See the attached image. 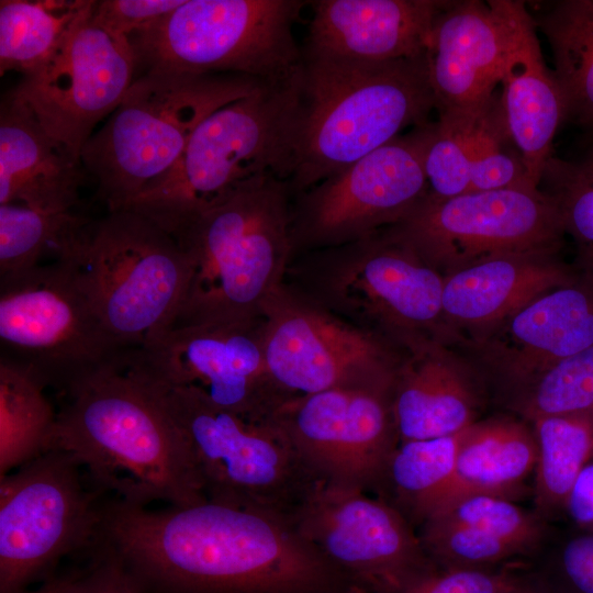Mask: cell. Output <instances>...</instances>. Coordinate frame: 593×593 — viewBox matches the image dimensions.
Masks as SVG:
<instances>
[{"instance_id": "1", "label": "cell", "mask_w": 593, "mask_h": 593, "mask_svg": "<svg viewBox=\"0 0 593 593\" xmlns=\"http://www.w3.org/2000/svg\"><path fill=\"white\" fill-rule=\"evenodd\" d=\"M143 593H333L350 584L277 514L203 502L103 504L94 545Z\"/></svg>"}, {"instance_id": "2", "label": "cell", "mask_w": 593, "mask_h": 593, "mask_svg": "<svg viewBox=\"0 0 593 593\" xmlns=\"http://www.w3.org/2000/svg\"><path fill=\"white\" fill-rule=\"evenodd\" d=\"M64 391L49 450L77 459L99 491L136 506L206 500L177 425L126 367L99 369Z\"/></svg>"}, {"instance_id": "3", "label": "cell", "mask_w": 593, "mask_h": 593, "mask_svg": "<svg viewBox=\"0 0 593 593\" xmlns=\"http://www.w3.org/2000/svg\"><path fill=\"white\" fill-rule=\"evenodd\" d=\"M435 99L425 54L384 63L305 58L299 71L292 198L428 122Z\"/></svg>"}, {"instance_id": "4", "label": "cell", "mask_w": 593, "mask_h": 593, "mask_svg": "<svg viewBox=\"0 0 593 593\" xmlns=\"http://www.w3.org/2000/svg\"><path fill=\"white\" fill-rule=\"evenodd\" d=\"M298 107L299 72L220 108L199 124L175 166L122 210L176 237L249 181L268 175L288 181Z\"/></svg>"}, {"instance_id": "5", "label": "cell", "mask_w": 593, "mask_h": 593, "mask_svg": "<svg viewBox=\"0 0 593 593\" xmlns=\"http://www.w3.org/2000/svg\"><path fill=\"white\" fill-rule=\"evenodd\" d=\"M292 194L268 175L210 208L175 238L189 255L192 278L177 325L261 317L293 258Z\"/></svg>"}, {"instance_id": "6", "label": "cell", "mask_w": 593, "mask_h": 593, "mask_svg": "<svg viewBox=\"0 0 593 593\" xmlns=\"http://www.w3.org/2000/svg\"><path fill=\"white\" fill-rule=\"evenodd\" d=\"M265 83L237 74L143 70L81 150L109 211L122 210L164 177L204 119Z\"/></svg>"}, {"instance_id": "7", "label": "cell", "mask_w": 593, "mask_h": 593, "mask_svg": "<svg viewBox=\"0 0 593 593\" xmlns=\"http://www.w3.org/2000/svg\"><path fill=\"white\" fill-rule=\"evenodd\" d=\"M284 282L405 353L426 340L455 343L443 313L444 276L384 231L295 257Z\"/></svg>"}, {"instance_id": "8", "label": "cell", "mask_w": 593, "mask_h": 593, "mask_svg": "<svg viewBox=\"0 0 593 593\" xmlns=\"http://www.w3.org/2000/svg\"><path fill=\"white\" fill-rule=\"evenodd\" d=\"M67 262L108 333L138 349L174 327L192 264L178 240L130 210L109 211L86 228Z\"/></svg>"}, {"instance_id": "9", "label": "cell", "mask_w": 593, "mask_h": 593, "mask_svg": "<svg viewBox=\"0 0 593 593\" xmlns=\"http://www.w3.org/2000/svg\"><path fill=\"white\" fill-rule=\"evenodd\" d=\"M127 369L177 425L206 500L290 519L318 482L271 419L245 418L195 389Z\"/></svg>"}, {"instance_id": "10", "label": "cell", "mask_w": 593, "mask_h": 593, "mask_svg": "<svg viewBox=\"0 0 593 593\" xmlns=\"http://www.w3.org/2000/svg\"><path fill=\"white\" fill-rule=\"evenodd\" d=\"M298 0H186L174 12L128 37L137 68L237 74L277 83L300 70L292 27Z\"/></svg>"}, {"instance_id": "11", "label": "cell", "mask_w": 593, "mask_h": 593, "mask_svg": "<svg viewBox=\"0 0 593 593\" xmlns=\"http://www.w3.org/2000/svg\"><path fill=\"white\" fill-rule=\"evenodd\" d=\"M2 356L65 390L105 367H125L131 349L105 329L70 266L54 260L0 279Z\"/></svg>"}, {"instance_id": "12", "label": "cell", "mask_w": 593, "mask_h": 593, "mask_svg": "<svg viewBox=\"0 0 593 593\" xmlns=\"http://www.w3.org/2000/svg\"><path fill=\"white\" fill-rule=\"evenodd\" d=\"M82 469L51 449L0 478V593H24L64 557L94 547L104 502Z\"/></svg>"}, {"instance_id": "13", "label": "cell", "mask_w": 593, "mask_h": 593, "mask_svg": "<svg viewBox=\"0 0 593 593\" xmlns=\"http://www.w3.org/2000/svg\"><path fill=\"white\" fill-rule=\"evenodd\" d=\"M382 231L443 276L503 255L558 254L566 235L555 201L540 188L426 195Z\"/></svg>"}, {"instance_id": "14", "label": "cell", "mask_w": 593, "mask_h": 593, "mask_svg": "<svg viewBox=\"0 0 593 593\" xmlns=\"http://www.w3.org/2000/svg\"><path fill=\"white\" fill-rule=\"evenodd\" d=\"M269 372L289 398L335 389L392 393L405 351L284 281L261 311Z\"/></svg>"}, {"instance_id": "15", "label": "cell", "mask_w": 593, "mask_h": 593, "mask_svg": "<svg viewBox=\"0 0 593 593\" xmlns=\"http://www.w3.org/2000/svg\"><path fill=\"white\" fill-rule=\"evenodd\" d=\"M428 122L292 198V260L390 227L428 194L423 166Z\"/></svg>"}, {"instance_id": "16", "label": "cell", "mask_w": 593, "mask_h": 593, "mask_svg": "<svg viewBox=\"0 0 593 593\" xmlns=\"http://www.w3.org/2000/svg\"><path fill=\"white\" fill-rule=\"evenodd\" d=\"M126 367L167 384L195 389L251 421H269L289 399L267 366L262 316L174 326L132 349Z\"/></svg>"}, {"instance_id": "17", "label": "cell", "mask_w": 593, "mask_h": 593, "mask_svg": "<svg viewBox=\"0 0 593 593\" xmlns=\"http://www.w3.org/2000/svg\"><path fill=\"white\" fill-rule=\"evenodd\" d=\"M290 519L351 586L367 593H396L432 562L409 519L359 489L318 481Z\"/></svg>"}, {"instance_id": "18", "label": "cell", "mask_w": 593, "mask_h": 593, "mask_svg": "<svg viewBox=\"0 0 593 593\" xmlns=\"http://www.w3.org/2000/svg\"><path fill=\"white\" fill-rule=\"evenodd\" d=\"M136 70L128 38L108 32L90 16L44 66L24 76L7 96L80 161L83 146L121 103Z\"/></svg>"}, {"instance_id": "19", "label": "cell", "mask_w": 593, "mask_h": 593, "mask_svg": "<svg viewBox=\"0 0 593 593\" xmlns=\"http://www.w3.org/2000/svg\"><path fill=\"white\" fill-rule=\"evenodd\" d=\"M317 481L376 492L399 444L391 393L335 389L286 400L270 418Z\"/></svg>"}, {"instance_id": "20", "label": "cell", "mask_w": 593, "mask_h": 593, "mask_svg": "<svg viewBox=\"0 0 593 593\" xmlns=\"http://www.w3.org/2000/svg\"><path fill=\"white\" fill-rule=\"evenodd\" d=\"M467 353L516 393L593 344V277L581 273L492 328L461 338Z\"/></svg>"}, {"instance_id": "21", "label": "cell", "mask_w": 593, "mask_h": 593, "mask_svg": "<svg viewBox=\"0 0 593 593\" xmlns=\"http://www.w3.org/2000/svg\"><path fill=\"white\" fill-rule=\"evenodd\" d=\"M508 41L502 0L448 1L434 20L425 51L438 115L478 111L493 99Z\"/></svg>"}, {"instance_id": "22", "label": "cell", "mask_w": 593, "mask_h": 593, "mask_svg": "<svg viewBox=\"0 0 593 593\" xmlns=\"http://www.w3.org/2000/svg\"><path fill=\"white\" fill-rule=\"evenodd\" d=\"M305 58L384 63L425 54L430 30L448 1H310Z\"/></svg>"}, {"instance_id": "23", "label": "cell", "mask_w": 593, "mask_h": 593, "mask_svg": "<svg viewBox=\"0 0 593 593\" xmlns=\"http://www.w3.org/2000/svg\"><path fill=\"white\" fill-rule=\"evenodd\" d=\"M508 25V51L500 97L508 134L518 149L527 176L539 188L555 135L567 120L561 89L545 64L536 22L523 1L502 0Z\"/></svg>"}, {"instance_id": "24", "label": "cell", "mask_w": 593, "mask_h": 593, "mask_svg": "<svg viewBox=\"0 0 593 593\" xmlns=\"http://www.w3.org/2000/svg\"><path fill=\"white\" fill-rule=\"evenodd\" d=\"M575 266L558 254L489 258L444 276L443 313L455 343L497 325L538 296L574 282ZM462 337V338H465Z\"/></svg>"}, {"instance_id": "25", "label": "cell", "mask_w": 593, "mask_h": 593, "mask_svg": "<svg viewBox=\"0 0 593 593\" xmlns=\"http://www.w3.org/2000/svg\"><path fill=\"white\" fill-rule=\"evenodd\" d=\"M399 440L457 434L475 423L478 391L469 365L449 345L423 342L405 353L391 393Z\"/></svg>"}, {"instance_id": "26", "label": "cell", "mask_w": 593, "mask_h": 593, "mask_svg": "<svg viewBox=\"0 0 593 593\" xmlns=\"http://www.w3.org/2000/svg\"><path fill=\"white\" fill-rule=\"evenodd\" d=\"M82 164L8 96L0 109V204L72 211L86 178Z\"/></svg>"}, {"instance_id": "27", "label": "cell", "mask_w": 593, "mask_h": 593, "mask_svg": "<svg viewBox=\"0 0 593 593\" xmlns=\"http://www.w3.org/2000/svg\"><path fill=\"white\" fill-rule=\"evenodd\" d=\"M536 462L535 435L523 423L507 418L475 422L462 440L452 474L427 504L421 525L465 496L489 494L508 499Z\"/></svg>"}, {"instance_id": "28", "label": "cell", "mask_w": 593, "mask_h": 593, "mask_svg": "<svg viewBox=\"0 0 593 593\" xmlns=\"http://www.w3.org/2000/svg\"><path fill=\"white\" fill-rule=\"evenodd\" d=\"M92 0H1L0 74L44 66L93 11Z\"/></svg>"}, {"instance_id": "29", "label": "cell", "mask_w": 593, "mask_h": 593, "mask_svg": "<svg viewBox=\"0 0 593 593\" xmlns=\"http://www.w3.org/2000/svg\"><path fill=\"white\" fill-rule=\"evenodd\" d=\"M27 366L0 358V478L49 450L57 412Z\"/></svg>"}, {"instance_id": "30", "label": "cell", "mask_w": 593, "mask_h": 593, "mask_svg": "<svg viewBox=\"0 0 593 593\" xmlns=\"http://www.w3.org/2000/svg\"><path fill=\"white\" fill-rule=\"evenodd\" d=\"M536 25L551 48L567 120L593 133V0L558 1Z\"/></svg>"}, {"instance_id": "31", "label": "cell", "mask_w": 593, "mask_h": 593, "mask_svg": "<svg viewBox=\"0 0 593 593\" xmlns=\"http://www.w3.org/2000/svg\"><path fill=\"white\" fill-rule=\"evenodd\" d=\"M469 427L449 436L399 441L374 492L377 496L412 525H421L427 504L454 472Z\"/></svg>"}, {"instance_id": "32", "label": "cell", "mask_w": 593, "mask_h": 593, "mask_svg": "<svg viewBox=\"0 0 593 593\" xmlns=\"http://www.w3.org/2000/svg\"><path fill=\"white\" fill-rule=\"evenodd\" d=\"M89 219L74 211L53 212L23 204H0V279L43 265L46 256L66 257L79 243Z\"/></svg>"}, {"instance_id": "33", "label": "cell", "mask_w": 593, "mask_h": 593, "mask_svg": "<svg viewBox=\"0 0 593 593\" xmlns=\"http://www.w3.org/2000/svg\"><path fill=\"white\" fill-rule=\"evenodd\" d=\"M536 502L542 512L563 510L566 497L582 468L593 458V413L538 417Z\"/></svg>"}, {"instance_id": "34", "label": "cell", "mask_w": 593, "mask_h": 593, "mask_svg": "<svg viewBox=\"0 0 593 593\" xmlns=\"http://www.w3.org/2000/svg\"><path fill=\"white\" fill-rule=\"evenodd\" d=\"M556 203L566 234L574 243L575 267L593 277V144L578 159L551 156L539 187Z\"/></svg>"}, {"instance_id": "35", "label": "cell", "mask_w": 593, "mask_h": 593, "mask_svg": "<svg viewBox=\"0 0 593 593\" xmlns=\"http://www.w3.org/2000/svg\"><path fill=\"white\" fill-rule=\"evenodd\" d=\"M472 191L507 188L538 189L530 182L523 158L512 141L496 96L474 118L471 141Z\"/></svg>"}, {"instance_id": "36", "label": "cell", "mask_w": 593, "mask_h": 593, "mask_svg": "<svg viewBox=\"0 0 593 593\" xmlns=\"http://www.w3.org/2000/svg\"><path fill=\"white\" fill-rule=\"evenodd\" d=\"M480 110L440 114L436 122L426 124L423 166L429 198L447 199L469 192L470 141Z\"/></svg>"}, {"instance_id": "37", "label": "cell", "mask_w": 593, "mask_h": 593, "mask_svg": "<svg viewBox=\"0 0 593 593\" xmlns=\"http://www.w3.org/2000/svg\"><path fill=\"white\" fill-rule=\"evenodd\" d=\"M516 405L530 421L593 413V344L556 363L517 392Z\"/></svg>"}, {"instance_id": "38", "label": "cell", "mask_w": 593, "mask_h": 593, "mask_svg": "<svg viewBox=\"0 0 593 593\" xmlns=\"http://www.w3.org/2000/svg\"><path fill=\"white\" fill-rule=\"evenodd\" d=\"M419 539L428 558L443 567L493 569L522 552V547L497 536L428 519L422 525Z\"/></svg>"}, {"instance_id": "39", "label": "cell", "mask_w": 593, "mask_h": 593, "mask_svg": "<svg viewBox=\"0 0 593 593\" xmlns=\"http://www.w3.org/2000/svg\"><path fill=\"white\" fill-rule=\"evenodd\" d=\"M428 519L481 530L511 541L526 551L541 536V527L534 516L507 497L497 495L474 494L461 497Z\"/></svg>"}, {"instance_id": "40", "label": "cell", "mask_w": 593, "mask_h": 593, "mask_svg": "<svg viewBox=\"0 0 593 593\" xmlns=\"http://www.w3.org/2000/svg\"><path fill=\"white\" fill-rule=\"evenodd\" d=\"M518 579L508 571L449 568L432 561L396 593H504Z\"/></svg>"}, {"instance_id": "41", "label": "cell", "mask_w": 593, "mask_h": 593, "mask_svg": "<svg viewBox=\"0 0 593 593\" xmlns=\"http://www.w3.org/2000/svg\"><path fill=\"white\" fill-rule=\"evenodd\" d=\"M186 0H101L96 1L91 19L108 32L123 37L148 29Z\"/></svg>"}, {"instance_id": "42", "label": "cell", "mask_w": 593, "mask_h": 593, "mask_svg": "<svg viewBox=\"0 0 593 593\" xmlns=\"http://www.w3.org/2000/svg\"><path fill=\"white\" fill-rule=\"evenodd\" d=\"M92 550L88 569L59 577L58 593H143L118 559L100 548Z\"/></svg>"}, {"instance_id": "43", "label": "cell", "mask_w": 593, "mask_h": 593, "mask_svg": "<svg viewBox=\"0 0 593 593\" xmlns=\"http://www.w3.org/2000/svg\"><path fill=\"white\" fill-rule=\"evenodd\" d=\"M558 566L567 593H593V533L571 538Z\"/></svg>"}, {"instance_id": "44", "label": "cell", "mask_w": 593, "mask_h": 593, "mask_svg": "<svg viewBox=\"0 0 593 593\" xmlns=\"http://www.w3.org/2000/svg\"><path fill=\"white\" fill-rule=\"evenodd\" d=\"M563 510L585 533H593V458L575 478L564 501Z\"/></svg>"}, {"instance_id": "45", "label": "cell", "mask_w": 593, "mask_h": 593, "mask_svg": "<svg viewBox=\"0 0 593 593\" xmlns=\"http://www.w3.org/2000/svg\"><path fill=\"white\" fill-rule=\"evenodd\" d=\"M504 593H550V592L544 591L540 588L528 584L524 582L523 580L518 579Z\"/></svg>"}, {"instance_id": "46", "label": "cell", "mask_w": 593, "mask_h": 593, "mask_svg": "<svg viewBox=\"0 0 593 593\" xmlns=\"http://www.w3.org/2000/svg\"><path fill=\"white\" fill-rule=\"evenodd\" d=\"M59 591V577L48 578L40 588L26 591L24 593H58Z\"/></svg>"}, {"instance_id": "47", "label": "cell", "mask_w": 593, "mask_h": 593, "mask_svg": "<svg viewBox=\"0 0 593 593\" xmlns=\"http://www.w3.org/2000/svg\"><path fill=\"white\" fill-rule=\"evenodd\" d=\"M333 593H367L360 589H357L355 586H351V585H348L342 590H338L336 592H333Z\"/></svg>"}]
</instances>
